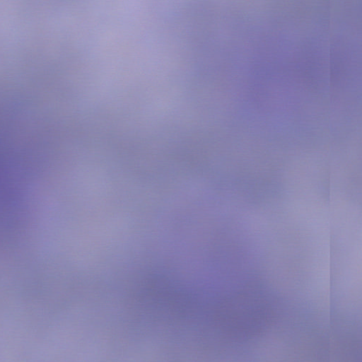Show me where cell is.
<instances>
[{
  "mask_svg": "<svg viewBox=\"0 0 362 362\" xmlns=\"http://www.w3.org/2000/svg\"><path fill=\"white\" fill-rule=\"evenodd\" d=\"M276 310L266 298L243 293L230 298L218 307L215 320L228 337L246 340L259 336L274 322Z\"/></svg>",
  "mask_w": 362,
  "mask_h": 362,
  "instance_id": "6da1fadb",
  "label": "cell"
}]
</instances>
